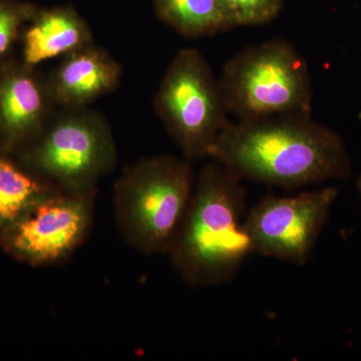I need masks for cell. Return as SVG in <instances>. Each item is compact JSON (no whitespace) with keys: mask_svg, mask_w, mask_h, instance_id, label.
Listing matches in <instances>:
<instances>
[{"mask_svg":"<svg viewBox=\"0 0 361 361\" xmlns=\"http://www.w3.org/2000/svg\"><path fill=\"white\" fill-rule=\"evenodd\" d=\"M219 84L226 110L237 121L312 111L310 70L293 45L284 39L238 52L223 68Z\"/></svg>","mask_w":361,"mask_h":361,"instance_id":"4","label":"cell"},{"mask_svg":"<svg viewBox=\"0 0 361 361\" xmlns=\"http://www.w3.org/2000/svg\"><path fill=\"white\" fill-rule=\"evenodd\" d=\"M154 106L189 161L209 158L223 128L229 122L219 78L200 51L180 49L169 65Z\"/></svg>","mask_w":361,"mask_h":361,"instance_id":"6","label":"cell"},{"mask_svg":"<svg viewBox=\"0 0 361 361\" xmlns=\"http://www.w3.org/2000/svg\"><path fill=\"white\" fill-rule=\"evenodd\" d=\"M191 161L160 155L126 168L114 186V215L123 239L146 255L167 254L194 193Z\"/></svg>","mask_w":361,"mask_h":361,"instance_id":"3","label":"cell"},{"mask_svg":"<svg viewBox=\"0 0 361 361\" xmlns=\"http://www.w3.org/2000/svg\"><path fill=\"white\" fill-rule=\"evenodd\" d=\"M54 188L0 152V236Z\"/></svg>","mask_w":361,"mask_h":361,"instance_id":"13","label":"cell"},{"mask_svg":"<svg viewBox=\"0 0 361 361\" xmlns=\"http://www.w3.org/2000/svg\"><path fill=\"white\" fill-rule=\"evenodd\" d=\"M336 187L293 196H268L246 214L252 253L302 266L310 260L334 202Z\"/></svg>","mask_w":361,"mask_h":361,"instance_id":"8","label":"cell"},{"mask_svg":"<svg viewBox=\"0 0 361 361\" xmlns=\"http://www.w3.org/2000/svg\"><path fill=\"white\" fill-rule=\"evenodd\" d=\"M157 16L188 39H200L238 27L225 0H153Z\"/></svg>","mask_w":361,"mask_h":361,"instance_id":"12","label":"cell"},{"mask_svg":"<svg viewBox=\"0 0 361 361\" xmlns=\"http://www.w3.org/2000/svg\"><path fill=\"white\" fill-rule=\"evenodd\" d=\"M209 158L242 180L285 190L350 177V156L341 135L311 115L228 122Z\"/></svg>","mask_w":361,"mask_h":361,"instance_id":"1","label":"cell"},{"mask_svg":"<svg viewBox=\"0 0 361 361\" xmlns=\"http://www.w3.org/2000/svg\"><path fill=\"white\" fill-rule=\"evenodd\" d=\"M242 180L213 161L196 176L194 193L167 255L192 288L228 283L252 254L244 227Z\"/></svg>","mask_w":361,"mask_h":361,"instance_id":"2","label":"cell"},{"mask_svg":"<svg viewBox=\"0 0 361 361\" xmlns=\"http://www.w3.org/2000/svg\"><path fill=\"white\" fill-rule=\"evenodd\" d=\"M23 63L37 68L40 63L94 44L87 21L71 6L39 8L21 35Z\"/></svg>","mask_w":361,"mask_h":361,"instance_id":"11","label":"cell"},{"mask_svg":"<svg viewBox=\"0 0 361 361\" xmlns=\"http://www.w3.org/2000/svg\"><path fill=\"white\" fill-rule=\"evenodd\" d=\"M59 189L87 190L113 172L118 151L108 121L89 108L58 109L39 135L13 155Z\"/></svg>","mask_w":361,"mask_h":361,"instance_id":"5","label":"cell"},{"mask_svg":"<svg viewBox=\"0 0 361 361\" xmlns=\"http://www.w3.org/2000/svg\"><path fill=\"white\" fill-rule=\"evenodd\" d=\"M63 59L47 77L58 109L89 108L121 85L122 66L94 42Z\"/></svg>","mask_w":361,"mask_h":361,"instance_id":"10","label":"cell"},{"mask_svg":"<svg viewBox=\"0 0 361 361\" xmlns=\"http://www.w3.org/2000/svg\"><path fill=\"white\" fill-rule=\"evenodd\" d=\"M39 6L25 0H0V63L9 59L14 44Z\"/></svg>","mask_w":361,"mask_h":361,"instance_id":"14","label":"cell"},{"mask_svg":"<svg viewBox=\"0 0 361 361\" xmlns=\"http://www.w3.org/2000/svg\"><path fill=\"white\" fill-rule=\"evenodd\" d=\"M234 11L240 26L264 25L274 20L284 0H225Z\"/></svg>","mask_w":361,"mask_h":361,"instance_id":"15","label":"cell"},{"mask_svg":"<svg viewBox=\"0 0 361 361\" xmlns=\"http://www.w3.org/2000/svg\"><path fill=\"white\" fill-rule=\"evenodd\" d=\"M356 186H357L358 194H360V205H361V175L360 176V178H358V179H357V184H356Z\"/></svg>","mask_w":361,"mask_h":361,"instance_id":"16","label":"cell"},{"mask_svg":"<svg viewBox=\"0 0 361 361\" xmlns=\"http://www.w3.org/2000/svg\"><path fill=\"white\" fill-rule=\"evenodd\" d=\"M58 111L47 77L23 61L0 63V146L16 155L32 142Z\"/></svg>","mask_w":361,"mask_h":361,"instance_id":"9","label":"cell"},{"mask_svg":"<svg viewBox=\"0 0 361 361\" xmlns=\"http://www.w3.org/2000/svg\"><path fill=\"white\" fill-rule=\"evenodd\" d=\"M0 152H2V151H1V146H0Z\"/></svg>","mask_w":361,"mask_h":361,"instance_id":"17","label":"cell"},{"mask_svg":"<svg viewBox=\"0 0 361 361\" xmlns=\"http://www.w3.org/2000/svg\"><path fill=\"white\" fill-rule=\"evenodd\" d=\"M97 188H54L0 236V244L32 266L63 263L84 243L92 229Z\"/></svg>","mask_w":361,"mask_h":361,"instance_id":"7","label":"cell"}]
</instances>
